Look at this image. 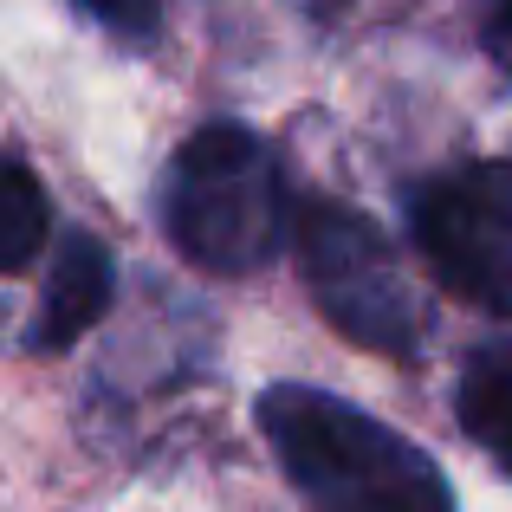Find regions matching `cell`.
Segmentation results:
<instances>
[{"instance_id":"8992f818","label":"cell","mask_w":512,"mask_h":512,"mask_svg":"<svg viewBox=\"0 0 512 512\" xmlns=\"http://www.w3.org/2000/svg\"><path fill=\"white\" fill-rule=\"evenodd\" d=\"M454 415L487 454L512 461V338H487L467 350L461 383H454Z\"/></svg>"},{"instance_id":"277c9868","label":"cell","mask_w":512,"mask_h":512,"mask_svg":"<svg viewBox=\"0 0 512 512\" xmlns=\"http://www.w3.org/2000/svg\"><path fill=\"white\" fill-rule=\"evenodd\" d=\"M409 234L454 299L512 318V163L480 156L422 182L409 201Z\"/></svg>"},{"instance_id":"7a4b0ae2","label":"cell","mask_w":512,"mask_h":512,"mask_svg":"<svg viewBox=\"0 0 512 512\" xmlns=\"http://www.w3.org/2000/svg\"><path fill=\"white\" fill-rule=\"evenodd\" d=\"M163 227L201 273H260L292 234L279 156L247 124H201L163 175Z\"/></svg>"},{"instance_id":"ba28073f","label":"cell","mask_w":512,"mask_h":512,"mask_svg":"<svg viewBox=\"0 0 512 512\" xmlns=\"http://www.w3.org/2000/svg\"><path fill=\"white\" fill-rule=\"evenodd\" d=\"M98 26H111L117 39H156L163 26V0H78Z\"/></svg>"},{"instance_id":"6da1fadb","label":"cell","mask_w":512,"mask_h":512,"mask_svg":"<svg viewBox=\"0 0 512 512\" xmlns=\"http://www.w3.org/2000/svg\"><path fill=\"white\" fill-rule=\"evenodd\" d=\"M260 428L286 480L325 512H454L441 467L331 389L273 383L260 396Z\"/></svg>"},{"instance_id":"9c48e42d","label":"cell","mask_w":512,"mask_h":512,"mask_svg":"<svg viewBox=\"0 0 512 512\" xmlns=\"http://www.w3.org/2000/svg\"><path fill=\"white\" fill-rule=\"evenodd\" d=\"M487 52L512 72V0H493V20H487Z\"/></svg>"},{"instance_id":"5b68a950","label":"cell","mask_w":512,"mask_h":512,"mask_svg":"<svg viewBox=\"0 0 512 512\" xmlns=\"http://www.w3.org/2000/svg\"><path fill=\"white\" fill-rule=\"evenodd\" d=\"M111 292H117V260L98 234L72 227V234L52 247V266H46V292H39V318L26 331V344L59 357L111 312Z\"/></svg>"},{"instance_id":"52a82bcc","label":"cell","mask_w":512,"mask_h":512,"mask_svg":"<svg viewBox=\"0 0 512 512\" xmlns=\"http://www.w3.org/2000/svg\"><path fill=\"white\" fill-rule=\"evenodd\" d=\"M46 234H52V201L39 188V175L20 156H0V273L33 266Z\"/></svg>"},{"instance_id":"3957f363","label":"cell","mask_w":512,"mask_h":512,"mask_svg":"<svg viewBox=\"0 0 512 512\" xmlns=\"http://www.w3.org/2000/svg\"><path fill=\"white\" fill-rule=\"evenodd\" d=\"M292 240H299V273L312 286L318 312L350 344L376 350V357L422 350V299H415L396 247L376 234V221H363L344 201L312 195L292 214Z\"/></svg>"}]
</instances>
